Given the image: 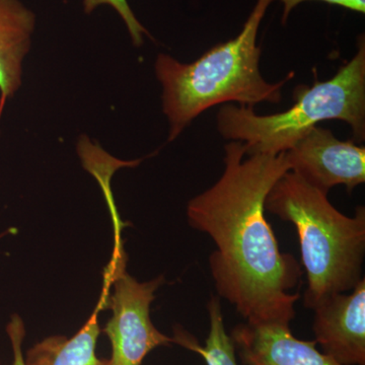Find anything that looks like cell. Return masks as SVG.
<instances>
[{"label":"cell","mask_w":365,"mask_h":365,"mask_svg":"<svg viewBox=\"0 0 365 365\" xmlns=\"http://www.w3.org/2000/svg\"><path fill=\"white\" fill-rule=\"evenodd\" d=\"M207 312L210 329L205 345L199 344L193 335L179 326L174 328L173 343L200 355L206 365H239L234 342L225 330L222 302L218 295L209 299Z\"/></svg>","instance_id":"obj_11"},{"label":"cell","mask_w":365,"mask_h":365,"mask_svg":"<svg viewBox=\"0 0 365 365\" xmlns=\"http://www.w3.org/2000/svg\"><path fill=\"white\" fill-rule=\"evenodd\" d=\"M274 0H257L242 30L234 39L215 46L191 63L160 54L155 74L163 86V111L174 141L202 113L218 105L237 103L253 108L261 103L279 104L282 88L294 72L278 83H268L260 71L261 47L257 36Z\"/></svg>","instance_id":"obj_2"},{"label":"cell","mask_w":365,"mask_h":365,"mask_svg":"<svg viewBox=\"0 0 365 365\" xmlns=\"http://www.w3.org/2000/svg\"><path fill=\"white\" fill-rule=\"evenodd\" d=\"M83 11L90 14L98 6H110L119 14L125 25L128 29L132 43L135 47L143 44V36H150L145 28L137 20L135 14L132 11L127 0H83Z\"/></svg>","instance_id":"obj_12"},{"label":"cell","mask_w":365,"mask_h":365,"mask_svg":"<svg viewBox=\"0 0 365 365\" xmlns=\"http://www.w3.org/2000/svg\"><path fill=\"white\" fill-rule=\"evenodd\" d=\"M6 333L13 349V365H26L23 352V343L26 337V327L18 314H14L7 324Z\"/></svg>","instance_id":"obj_13"},{"label":"cell","mask_w":365,"mask_h":365,"mask_svg":"<svg viewBox=\"0 0 365 365\" xmlns=\"http://www.w3.org/2000/svg\"><path fill=\"white\" fill-rule=\"evenodd\" d=\"M118 242L114 258L107 269L106 279L114 284L107 294V306L113 312L104 333L112 346L110 365H141L155 348L174 344L173 338L158 331L150 319V304L155 292L165 283L163 276L138 282L126 271L125 254Z\"/></svg>","instance_id":"obj_5"},{"label":"cell","mask_w":365,"mask_h":365,"mask_svg":"<svg viewBox=\"0 0 365 365\" xmlns=\"http://www.w3.org/2000/svg\"><path fill=\"white\" fill-rule=\"evenodd\" d=\"M244 365H342L317 349L316 341L295 338L290 324H237L230 333Z\"/></svg>","instance_id":"obj_8"},{"label":"cell","mask_w":365,"mask_h":365,"mask_svg":"<svg viewBox=\"0 0 365 365\" xmlns=\"http://www.w3.org/2000/svg\"><path fill=\"white\" fill-rule=\"evenodd\" d=\"M106 307L105 299H101L96 311L78 333L72 337L54 335L36 343L26 353V365H98L101 359L96 347L101 328L98 314Z\"/></svg>","instance_id":"obj_10"},{"label":"cell","mask_w":365,"mask_h":365,"mask_svg":"<svg viewBox=\"0 0 365 365\" xmlns=\"http://www.w3.org/2000/svg\"><path fill=\"white\" fill-rule=\"evenodd\" d=\"M35 26V14L20 0H0V119L7 101L21 88Z\"/></svg>","instance_id":"obj_9"},{"label":"cell","mask_w":365,"mask_h":365,"mask_svg":"<svg viewBox=\"0 0 365 365\" xmlns=\"http://www.w3.org/2000/svg\"><path fill=\"white\" fill-rule=\"evenodd\" d=\"M294 105L284 112L258 115L253 108L222 105L216 117L222 138L240 141L247 155L287 153L321 122L339 120L349 125L355 143L365 140V41L351 60L332 78L299 86Z\"/></svg>","instance_id":"obj_4"},{"label":"cell","mask_w":365,"mask_h":365,"mask_svg":"<svg viewBox=\"0 0 365 365\" xmlns=\"http://www.w3.org/2000/svg\"><path fill=\"white\" fill-rule=\"evenodd\" d=\"M240 141L225 146V169L207 190L187 206L189 225L209 235L215 250L209 268L220 299L248 323L290 324L302 270L292 254L282 253L265 217L270 190L290 170L287 153L246 157Z\"/></svg>","instance_id":"obj_1"},{"label":"cell","mask_w":365,"mask_h":365,"mask_svg":"<svg viewBox=\"0 0 365 365\" xmlns=\"http://www.w3.org/2000/svg\"><path fill=\"white\" fill-rule=\"evenodd\" d=\"M285 153L290 170L324 193L340 185L351 193L365 182L364 146L339 140L324 127H314Z\"/></svg>","instance_id":"obj_6"},{"label":"cell","mask_w":365,"mask_h":365,"mask_svg":"<svg viewBox=\"0 0 365 365\" xmlns=\"http://www.w3.org/2000/svg\"><path fill=\"white\" fill-rule=\"evenodd\" d=\"M313 330L323 353L342 365H365V279L350 294H334L314 307Z\"/></svg>","instance_id":"obj_7"},{"label":"cell","mask_w":365,"mask_h":365,"mask_svg":"<svg viewBox=\"0 0 365 365\" xmlns=\"http://www.w3.org/2000/svg\"><path fill=\"white\" fill-rule=\"evenodd\" d=\"M98 365H110L109 359H101L100 364Z\"/></svg>","instance_id":"obj_15"},{"label":"cell","mask_w":365,"mask_h":365,"mask_svg":"<svg viewBox=\"0 0 365 365\" xmlns=\"http://www.w3.org/2000/svg\"><path fill=\"white\" fill-rule=\"evenodd\" d=\"M0 365H2L1 361H0Z\"/></svg>","instance_id":"obj_16"},{"label":"cell","mask_w":365,"mask_h":365,"mask_svg":"<svg viewBox=\"0 0 365 365\" xmlns=\"http://www.w3.org/2000/svg\"><path fill=\"white\" fill-rule=\"evenodd\" d=\"M265 210L297 230L307 278V309L313 311L328 297L351 292L364 278V206L352 217L344 215L328 194L288 170L269 192Z\"/></svg>","instance_id":"obj_3"},{"label":"cell","mask_w":365,"mask_h":365,"mask_svg":"<svg viewBox=\"0 0 365 365\" xmlns=\"http://www.w3.org/2000/svg\"><path fill=\"white\" fill-rule=\"evenodd\" d=\"M283 4L282 24L285 25L292 9L306 1H322L326 4H333L356 11V13H365V0H280Z\"/></svg>","instance_id":"obj_14"}]
</instances>
